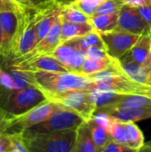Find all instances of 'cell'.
<instances>
[{
	"instance_id": "6da1fadb",
	"label": "cell",
	"mask_w": 151,
	"mask_h": 152,
	"mask_svg": "<svg viewBox=\"0 0 151 152\" xmlns=\"http://www.w3.org/2000/svg\"><path fill=\"white\" fill-rule=\"evenodd\" d=\"M21 71V70H20ZM31 85L50 97L71 90H88L93 87L91 77L73 72L22 71Z\"/></svg>"
},
{
	"instance_id": "7a4b0ae2",
	"label": "cell",
	"mask_w": 151,
	"mask_h": 152,
	"mask_svg": "<svg viewBox=\"0 0 151 152\" xmlns=\"http://www.w3.org/2000/svg\"><path fill=\"white\" fill-rule=\"evenodd\" d=\"M114 59V58H113ZM93 88L111 91L119 94H140L151 96V86L139 83L130 77L121 68L117 59L113 60L112 66L91 77Z\"/></svg>"
},
{
	"instance_id": "3957f363",
	"label": "cell",
	"mask_w": 151,
	"mask_h": 152,
	"mask_svg": "<svg viewBox=\"0 0 151 152\" xmlns=\"http://www.w3.org/2000/svg\"><path fill=\"white\" fill-rule=\"evenodd\" d=\"M77 137V130L40 133L24 130L28 152H71Z\"/></svg>"
},
{
	"instance_id": "277c9868",
	"label": "cell",
	"mask_w": 151,
	"mask_h": 152,
	"mask_svg": "<svg viewBox=\"0 0 151 152\" xmlns=\"http://www.w3.org/2000/svg\"><path fill=\"white\" fill-rule=\"evenodd\" d=\"M33 8H27L19 13L18 28L12 40L8 56L12 61L22 57L37 44Z\"/></svg>"
},
{
	"instance_id": "5b68a950",
	"label": "cell",
	"mask_w": 151,
	"mask_h": 152,
	"mask_svg": "<svg viewBox=\"0 0 151 152\" xmlns=\"http://www.w3.org/2000/svg\"><path fill=\"white\" fill-rule=\"evenodd\" d=\"M45 94L31 85L0 98V107L12 115H20L47 101Z\"/></svg>"
},
{
	"instance_id": "8992f818",
	"label": "cell",
	"mask_w": 151,
	"mask_h": 152,
	"mask_svg": "<svg viewBox=\"0 0 151 152\" xmlns=\"http://www.w3.org/2000/svg\"><path fill=\"white\" fill-rule=\"evenodd\" d=\"M56 103V108L52 114L43 122L29 128V130L40 133L66 131L70 129L77 130L79 126L85 122V119L76 111L61 103Z\"/></svg>"
},
{
	"instance_id": "52a82bcc",
	"label": "cell",
	"mask_w": 151,
	"mask_h": 152,
	"mask_svg": "<svg viewBox=\"0 0 151 152\" xmlns=\"http://www.w3.org/2000/svg\"><path fill=\"white\" fill-rule=\"evenodd\" d=\"M48 100L59 102L76 111L85 121L93 118L97 110V103L93 96L91 89L88 90H71L50 97Z\"/></svg>"
},
{
	"instance_id": "ba28073f",
	"label": "cell",
	"mask_w": 151,
	"mask_h": 152,
	"mask_svg": "<svg viewBox=\"0 0 151 152\" xmlns=\"http://www.w3.org/2000/svg\"><path fill=\"white\" fill-rule=\"evenodd\" d=\"M57 103L47 100L20 115L10 114L6 123V133L24 131L45 120L54 110Z\"/></svg>"
},
{
	"instance_id": "9c48e42d",
	"label": "cell",
	"mask_w": 151,
	"mask_h": 152,
	"mask_svg": "<svg viewBox=\"0 0 151 152\" xmlns=\"http://www.w3.org/2000/svg\"><path fill=\"white\" fill-rule=\"evenodd\" d=\"M50 55L61 61L69 72L80 74L85 60V50L82 48L78 37L60 43Z\"/></svg>"
},
{
	"instance_id": "30bf717a",
	"label": "cell",
	"mask_w": 151,
	"mask_h": 152,
	"mask_svg": "<svg viewBox=\"0 0 151 152\" xmlns=\"http://www.w3.org/2000/svg\"><path fill=\"white\" fill-rule=\"evenodd\" d=\"M100 36L105 44L109 55L117 60L128 53L141 37L138 34L118 29L101 33Z\"/></svg>"
},
{
	"instance_id": "8fae6325",
	"label": "cell",
	"mask_w": 151,
	"mask_h": 152,
	"mask_svg": "<svg viewBox=\"0 0 151 152\" xmlns=\"http://www.w3.org/2000/svg\"><path fill=\"white\" fill-rule=\"evenodd\" d=\"M61 4L62 2L58 0H50L34 6L37 43L47 35L56 20L60 17Z\"/></svg>"
},
{
	"instance_id": "7c38bea8",
	"label": "cell",
	"mask_w": 151,
	"mask_h": 152,
	"mask_svg": "<svg viewBox=\"0 0 151 152\" xmlns=\"http://www.w3.org/2000/svg\"><path fill=\"white\" fill-rule=\"evenodd\" d=\"M115 29L142 35L151 28L142 18L137 7L124 4L119 11L117 26Z\"/></svg>"
},
{
	"instance_id": "4fadbf2b",
	"label": "cell",
	"mask_w": 151,
	"mask_h": 152,
	"mask_svg": "<svg viewBox=\"0 0 151 152\" xmlns=\"http://www.w3.org/2000/svg\"><path fill=\"white\" fill-rule=\"evenodd\" d=\"M61 19L60 15V17L56 20V21L54 22V24L53 25L52 28L47 33V35L43 39H41L30 52H28L22 57L12 61V62L21 61L52 53L53 50L61 43Z\"/></svg>"
},
{
	"instance_id": "5bb4252c",
	"label": "cell",
	"mask_w": 151,
	"mask_h": 152,
	"mask_svg": "<svg viewBox=\"0 0 151 152\" xmlns=\"http://www.w3.org/2000/svg\"><path fill=\"white\" fill-rule=\"evenodd\" d=\"M11 69L21 71L68 72L67 68L53 56L47 54L21 61L12 62Z\"/></svg>"
},
{
	"instance_id": "9a60e30c",
	"label": "cell",
	"mask_w": 151,
	"mask_h": 152,
	"mask_svg": "<svg viewBox=\"0 0 151 152\" xmlns=\"http://www.w3.org/2000/svg\"><path fill=\"white\" fill-rule=\"evenodd\" d=\"M96 111H103L109 113L117 119L121 121L138 122L140 120L151 118V108L102 106L98 108Z\"/></svg>"
},
{
	"instance_id": "2e32d148",
	"label": "cell",
	"mask_w": 151,
	"mask_h": 152,
	"mask_svg": "<svg viewBox=\"0 0 151 152\" xmlns=\"http://www.w3.org/2000/svg\"><path fill=\"white\" fill-rule=\"evenodd\" d=\"M122 69L135 81L151 86V66H142L133 61L129 53L118 60Z\"/></svg>"
},
{
	"instance_id": "e0dca14e",
	"label": "cell",
	"mask_w": 151,
	"mask_h": 152,
	"mask_svg": "<svg viewBox=\"0 0 151 152\" xmlns=\"http://www.w3.org/2000/svg\"><path fill=\"white\" fill-rule=\"evenodd\" d=\"M19 13L15 12H4L0 13V23L4 34L2 56L6 58L9 56L10 45L18 28Z\"/></svg>"
},
{
	"instance_id": "ac0fdd59",
	"label": "cell",
	"mask_w": 151,
	"mask_h": 152,
	"mask_svg": "<svg viewBox=\"0 0 151 152\" xmlns=\"http://www.w3.org/2000/svg\"><path fill=\"white\" fill-rule=\"evenodd\" d=\"M71 152H98L87 121H85L77 129L76 142Z\"/></svg>"
},
{
	"instance_id": "d6986e66",
	"label": "cell",
	"mask_w": 151,
	"mask_h": 152,
	"mask_svg": "<svg viewBox=\"0 0 151 152\" xmlns=\"http://www.w3.org/2000/svg\"><path fill=\"white\" fill-rule=\"evenodd\" d=\"M151 51V29L141 35L138 41L128 53L133 61L141 65H146Z\"/></svg>"
},
{
	"instance_id": "ffe728a7",
	"label": "cell",
	"mask_w": 151,
	"mask_h": 152,
	"mask_svg": "<svg viewBox=\"0 0 151 152\" xmlns=\"http://www.w3.org/2000/svg\"><path fill=\"white\" fill-rule=\"evenodd\" d=\"M93 30L90 23H77L61 19V43L74 37H83Z\"/></svg>"
},
{
	"instance_id": "44dd1931",
	"label": "cell",
	"mask_w": 151,
	"mask_h": 152,
	"mask_svg": "<svg viewBox=\"0 0 151 152\" xmlns=\"http://www.w3.org/2000/svg\"><path fill=\"white\" fill-rule=\"evenodd\" d=\"M125 129V145L133 151H140L144 145V135L133 121H124Z\"/></svg>"
},
{
	"instance_id": "7402d4cb",
	"label": "cell",
	"mask_w": 151,
	"mask_h": 152,
	"mask_svg": "<svg viewBox=\"0 0 151 152\" xmlns=\"http://www.w3.org/2000/svg\"><path fill=\"white\" fill-rule=\"evenodd\" d=\"M118 14L119 12L91 17L90 24L93 26L94 31L99 34L114 30L117 26Z\"/></svg>"
},
{
	"instance_id": "603a6c76",
	"label": "cell",
	"mask_w": 151,
	"mask_h": 152,
	"mask_svg": "<svg viewBox=\"0 0 151 152\" xmlns=\"http://www.w3.org/2000/svg\"><path fill=\"white\" fill-rule=\"evenodd\" d=\"M61 18L77 23H90L91 20V17L85 13L74 1L69 4H61Z\"/></svg>"
},
{
	"instance_id": "cb8c5ba5",
	"label": "cell",
	"mask_w": 151,
	"mask_h": 152,
	"mask_svg": "<svg viewBox=\"0 0 151 152\" xmlns=\"http://www.w3.org/2000/svg\"><path fill=\"white\" fill-rule=\"evenodd\" d=\"M113 60L114 59L112 57L109 59H107V60H99V61L85 58V60L81 67L80 74L85 75L88 77H92L95 74L102 72V71L109 69L112 66Z\"/></svg>"
},
{
	"instance_id": "d4e9b609",
	"label": "cell",
	"mask_w": 151,
	"mask_h": 152,
	"mask_svg": "<svg viewBox=\"0 0 151 152\" xmlns=\"http://www.w3.org/2000/svg\"><path fill=\"white\" fill-rule=\"evenodd\" d=\"M87 122L90 126L93 139L98 149V152H102V149L105 147V145L110 140H112V136L110 133L106 128H104L102 126L99 125L93 119Z\"/></svg>"
},
{
	"instance_id": "484cf974",
	"label": "cell",
	"mask_w": 151,
	"mask_h": 152,
	"mask_svg": "<svg viewBox=\"0 0 151 152\" xmlns=\"http://www.w3.org/2000/svg\"><path fill=\"white\" fill-rule=\"evenodd\" d=\"M10 141V151L9 152H28L25 138L24 131H16L8 133Z\"/></svg>"
},
{
	"instance_id": "4316f807",
	"label": "cell",
	"mask_w": 151,
	"mask_h": 152,
	"mask_svg": "<svg viewBox=\"0 0 151 152\" xmlns=\"http://www.w3.org/2000/svg\"><path fill=\"white\" fill-rule=\"evenodd\" d=\"M123 5H124L123 3L120 2L119 0H105L97 7L95 12L92 17L102 15V14L118 12Z\"/></svg>"
},
{
	"instance_id": "83f0119b",
	"label": "cell",
	"mask_w": 151,
	"mask_h": 152,
	"mask_svg": "<svg viewBox=\"0 0 151 152\" xmlns=\"http://www.w3.org/2000/svg\"><path fill=\"white\" fill-rule=\"evenodd\" d=\"M79 40H80V45H81L82 48L85 50H86L88 47L93 46V45H98V46L106 48L105 44H104L102 38L101 37L100 34L94 30L83 36V37H79Z\"/></svg>"
},
{
	"instance_id": "f1b7e54d",
	"label": "cell",
	"mask_w": 151,
	"mask_h": 152,
	"mask_svg": "<svg viewBox=\"0 0 151 152\" xmlns=\"http://www.w3.org/2000/svg\"><path fill=\"white\" fill-rule=\"evenodd\" d=\"M92 119L94 120L99 125L102 126L109 133H110V130H111L112 126H114V124L117 121V118H114L110 114L106 113V112H103V111H96Z\"/></svg>"
},
{
	"instance_id": "f546056e",
	"label": "cell",
	"mask_w": 151,
	"mask_h": 152,
	"mask_svg": "<svg viewBox=\"0 0 151 152\" xmlns=\"http://www.w3.org/2000/svg\"><path fill=\"white\" fill-rule=\"evenodd\" d=\"M85 58L99 61V60H107L111 57L109 55L108 51L105 47L93 45L85 50Z\"/></svg>"
},
{
	"instance_id": "4dcf8cb0",
	"label": "cell",
	"mask_w": 151,
	"mask_h": 152,
	"mask_svg": "<svg viewBox=\"0 0 151 152\" xmlns=\"http://www.w3.org/2000/svg\"><path fill=\"white\" fill-rule=\"evenodd\" d=\"M105 0H74L77 5L87 15L92 17L97 7Z\"/></svg>"
},
{
	"instance_id": "1f68e13d",
	"label": "cell",
	"mask_w": 151,
	"mask_h": 152,
	"mask_svg": "<svg viewBox=\"0 0 151 152\" xmlns=\"http://www.w3.org/2000/svg\"><path fill=\"white\" fill-rule=\"evenodd\" d=\"M110 134L112 139L117 142L125 144V122L117 119L116 123L112 126L110 130Z\"/></svg>"
},
{
	"instance_id": "d6a6232c",
	"label": "cell",
	"mask_w": 151,
	"mask_h": 152,
	"mask_svg": "<svg viewBox=\"0 0 151 152\" xmlns=\"http://www.w3.org/2000/svg\"><path fill=\"white\" fill-rule=\"evenodd\" d=\"M27 8L15 0H0V13L4 12H21Z\"/></svg>"
},
{
	"instance_id": "836d02e7",
	"label": "cell",
	"mask_w": 151,
	"mask_h": 152,
	"mask_svg": "<svg viewBox=\"0 0 151 152\" xmlns=\"http://www.w3.org/2000/svg\"><path fill=\"white\" fill-rule=\"evenodd\" d=\"M125 151H133L131 149H129L125 144H122L120 142H117L114 141L113 139L110 140L105 147L102 149V152H125Z\"/></svg>"
},
{
	"instance_id": "e575fe53",
	"label": "cell",
	"mask_w": 151,
	"mask_h": 152,
	"mask_svg": "<svg viewBox=\"0 0 151 152\" xmlns=\"http://www.w3.org/2000/svg\"><path fill=\"white\" fill-rule=\"evenodd\" d=\"M10 151V141L8 133H0V152Z\"/></svg>"
},
{
	"instance_id": "d590c367",
	"label": "cell",
	"mask_w": 151,
	"mask_h": 152,
	"mask_svg": "<svg viewBox=\"0 0 151 152\" xmlns=\"http://www.w3.org/2000/svg\"><path fill=\"white\" fill-rule=\"evenodd\" d=\"M123 3V4L133 6V7H140L144 5H151V0H119Z\"/></svg>"
},
{
	"instance_id": "8d00e7d4",
	"label": "cell",
	"mask_w": 151,
	"mask_h": 152,
	"mask_svg": "<svg viewBox=\"0 0 151 152\" xmlns=\"http://www.w3.org/2000/svg\"><path fill=\"white\" fill-rule=\"evenodd\" d=\"M142 18L149 23L151 28V5H144L137 7Z\"/></svg>"
},
{
	"instance_id": "74e56055",
	"label": "cell",
	"mask_w": 151,
	"mask_h": 152,
	"mask_svg": "<svg viewBox=\"0 0 151 152\" xmlns=\"http://www.w3.org/2000/svg\"><path fill=\"white\" fill-rule=\"evenodd\" d=\"M15 1H17L19 4H20L26 8H33L35 6L31 0H15Z\"/></svg>"
},
{
	"instance_id": "f35d334b",
	"label": "cell",
	"mask_w": 151,
	"mask_h": 152,
	"mask_svg": "<svg viewBox=\"0 0 151 152\" xmlns=\"http://www.w3.org/2000/svg\"><path fill=\"white\" fill-rule=\"evenodd\" d=\"M0 44L2 45V50H3V44H4V34H3V29H2V26L0 23Z\"/></svg>"
},
{
	"instance_id": "ab89813d",
	"label": "cell",
	"mask_w": 151,
	"mask_h": 152,
	"mask_svg": "<svg viewBox=\"0 0 151 152\" xmlns=\"http://www.w3.org/2000/svg\"><path fill=\"white\" fill-rule=\"evenodd\" d=\"M31 1L34 4V5H36L38 4H41V3H44V2H47V1H50V0H31Z\"/></svg>"
},
{
	"instance_id": "60d3db41",
	"label": "cell",
	"mask_w": 151,
	"mask_h": 152,
	"mask_svg": "<svg viewBox=\"0 0 151 152\" xmlns=\"http://www.w3.org/2000/svg\"><path fill=\"white\" fill-rule=\"evenodd\" d=\"M143 66H151V51L150 53V58H149V61H148L147 64L146 65H143Z\"/></svg>"
},
{
	"instance_id": "b9f144b4",
	"label": "cell",
	"mask_w": 151,
	"mask_h": 152,
	"mask_svg": "<svg viewBox=\"0 0 151 152\" xmlns=\"http://www.w3.org/2000/svg\"><path fill=\"white\" fill-rule=\"evenodd\" d=\"M0 55H2V45L0 44Z\"/></svg>"
}]
</instances>
